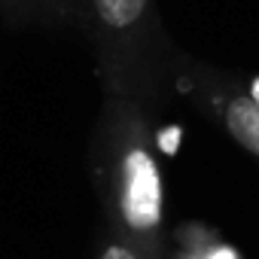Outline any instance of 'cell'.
<instances>
[{"mask_svg": "<svg viewBox=\"0 0 259 259\" xmlns=\"http://www.w3.org/2000/svg\"><path fill=\"white\" fill-rule=\"evenodd\" d=\"M0 16H4L10 25H25V0H0Z\"/></svg>", "mask_w": 259, "mask_h": 259, "instance_id": "cell-6", "label": "cell"}, {"mask_svg": "<svg viewBox=\"0 0 259 259\" xmlns=\"http://www.w3.org/2000/svg\"><path fill=\"white\" fill-rule=\"evenodd\" d=\"M76 0H25L28 22H46V25H64L73 22Z\"/></svg>", "mask_w": 259, "mask_h": 259, "instance_id": "cell-4", "label": "cell"}, {"mask_svg": "<svg viewBox=\"0 0 259 259\" xmlns=\"http://www.w3.org/2000/svg\"><path fill=\"white\" fill-rule=\"evenodd\" d=\"M159 107L104 92L89 147L92 186L98 192L107 229L128 238L150 259H168L171 238L165 226V174L156 144Z\"/></svg>", "mask_w": 259, "mask_h": 259, "instance_id": "cell-1", "label": "cell"}, {"mask_svg": "<svg viewBox=\"0 0 259 259\" xmlns=\"http://www.w3.org/2000/svg\"><path fill=\"white\" fill-rule=\"evenodd\" d=\"M73 22L82 28L104 92L162 104L177 61L156 0H76Z\"/></svg>", "mask_w": 259, "mask_h": 259, "instance_id": "cell-2", "label": "cell"}, {"mask_svg": "<svg viewBox=\"0 0 259 259\" xmlns=\"http://www.w3.org/2000/svg\"><path fill=\"white\" fill-rule=\"evenodd\" d=\"M171 85H177L213 125L259 162V101L235 73L177 52Z\"/></svg>", "mask_w": 259, "mask_h": 259, "instance_id": "cell-3", "label": "cell"}, {"mask_svg": "<svg viewBox=\"0 0 259 259\" xmlns=\"http://www.w3.org/2000/svg\"><path fill=\"white\" fill-rule=\"evenodd\" d=\"M95 259H150L144 250H138L128 238H122V235H116V232H104V238H101V244H98V253H95Z\"/></svg>", "mask_w": 259, "mask_h": 259, "instance_id": "cell-5", "label": "cell"}]
</instances>
